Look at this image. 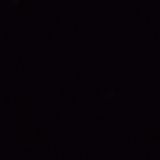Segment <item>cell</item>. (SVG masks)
Masks as SVG:
<instances>
[]
</instances>
